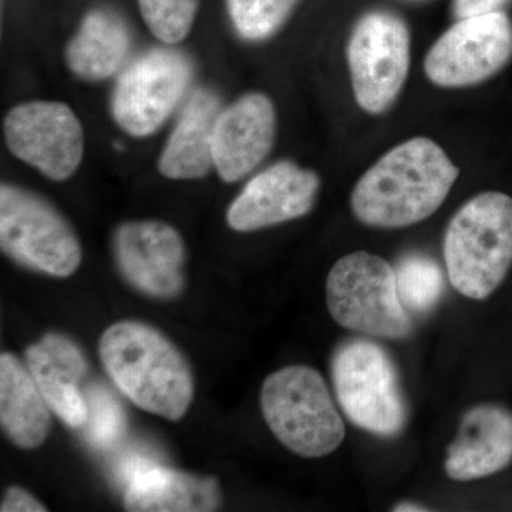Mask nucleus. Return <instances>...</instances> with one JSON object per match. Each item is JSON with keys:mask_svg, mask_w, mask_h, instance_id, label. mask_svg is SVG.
<instances>
[{"mask_svg": "<svg viewBox=\"0 0 512 512\" xmlns=\"http://www.w3.org/2000/svg\"><path fill=\"white\" fill-rule=\"evenodd\" d=\"M460 170L430 138L387 151L357 181L350 205L362 224L404 228L431 217L450 194Z\"/></svg>", "mask_w": 512, "mask_h": 512, "instance_id": "f257e3e1", "label": "nucleus"}, {"mask_svg": "<svg viewBox=\"0 0 512 512\" xmlns=\"http://www.w3.org/2000/svg\"><path fill=\"white\" fill-rule=\"evenodd\" d=\"M99 355L117 389L144 412L178 421L190 410L195 393L190 362L154 326L113 323L101 335Z\"/></svg>", "mask_w": 512, "mask_h": 512, "instance_id": "f03ea898", "label": "nucleus"}, {"mask_svg": "<svg viewBox=\"0 0 512 512\" xmlns=\"http://www.w3.org/2000/svg\"><path fill=\"white\" fill-rule=\"evenodd\" d=\"M451 285L466 298L484 301L503 284L512 265V198L488 191L456 212L444 237Z\"/></svg>", "mask_w": 512, "mask_h": 512, "instance_id": "7ed1b4c3", "label": "nucleus"}, {"mask_svg": "<svg viewBox=\"0 0 512 512\" xmlns=\"http://www.w3.org/2000/svg\"><path fill=\"white\" fill-rule=\"evenodd\" d=\"M261 409L276 439L298 456H328L345 439V423L313 367L288 366L266 377Z\"/></svg>", "mask_w": 512, "mask_h": 512, "instance_id": "20e7f679", "label": "nucleus"}, {"mask_svg": "<svg viewBox=\"0 0 512 512\" xmlns=\"http://www.w3.org/2000/svg\"><path fill=\"white\" fill-rule=\"evenodd\" d=\"M326 303L342 328L382 339H406L413 322L397 293L396 271L369 252L339 259L326 281Z\"/></svg>", "mask_w": 512, "mask_h": 512, "instance_id": "39448f33", "label": "nucleus"}, {"mask_svg": "<svg viewBox=\"0 0 512 512\" xmlns=\"http://www.w3.org/2000/svg\"><path fill=\"white\" fill-rule=\"evenodd\" d=\"M336 397L348 419L359 429L394 437L404 429L406 403L393 360L375 342L343 343L332 360Z\"/></svg>", "mask_w": 512, "mask_h": 512, "instance_id": "423d86ee", "label": "nucleus"}, {"mask_svg": "<svg viewBox=\"0 0 512 512\" xmlns=\"http://www.w3.org/2000/svg\"><path fill=\"white\" fill-rule=\"evenodd\" d=\"M0 247L20 265L57 278L73 275L83 259L63 215L33 192L9 184L0 188Z\"/></svg>", "mask_w": 512, "mask_h": 512, "instance_id": "0eeeda50", "label": "nucleus"}, {"mask_svg": "<svg viewBox=\"0 0 512 512\" xmlns=\"http://www.w3.org/2000/svg\"><path fill=\"white\" fill-rule=\"evenodd\" d=\"M348 64L360 109H389L409 74L410 33L403 19L386 10L366 13L350 35Z\"/></svg>", "mask_w": 512, "mask_h": 512, "instance_id": "6e6552de", "label": "nucleus"}, {"mask_svg": "<svg viewBox=\"0 0 512 512\" xmlns=\"http://www.w3.org/2000/svg\"><path fill=\"white\" fill-rule=\"evenodd\" d=\"M190 60L175 50L156 49L128 64L114 87L111 111L119 126L134 137L154 133L187 92Z\"/></svg>", "mask_w": 512, "mask_h": 512, "instance_id": "1a4fd4ad", "label": "nucleus"}, {"mask_svg": "<svg viewBox=\"0 0 512 512\" xmlns=\"http://www.w3.org/2000/svg\"><path fill=\"white\" fill-rule=\"evenodd\" d=\"M511 56L510 19L493 12L458 20L431 46L424 70L437 86L458 89L490 79Z\"/></svg>", "mask_w": 512, "mask_h": 512, "instance_id": "9d476101", "label": "nucleus"}, {"mask_svg": "<svg viewBox=\"0 0 512 512\" xmlns=\"http://www.w3.org/2000/svg\"><path fill=\"white\" fill-rule=\"evenodd\" d=\"M9 150L55 181L67 180L82 163L83 127L69 106L32 101L10 110L5 120Z\"/></svg>", "mask_w": 512, "mask_h": 512, "instance_id": "9b49d317", "label": "nucleus"}, {"mask_svg": "<svg viewBox=\"0 0 512 512\" xmlns=\"http://www.w3.org/2000/svg\"><path fill=\"white\" fill-rule=\"evenodd\" d=\"M120 274L150 298L174 299L184 291L187 252L180 232L161 221H134L114 235Z\"/></svg>", "mask_w": 512, "mask_h": 512, "instance_id": "f8f14e48", "label": "nucleus"}, {"mask_svg": "<svg viewBox=\"0 0 512 512\" xmlns=\"http://www.w3.org/2000/svg\"><path fill=\"white\" fill-rule=\"evenodd\" d=\"M318 175L282 161L255 175L232 202L229 227L238 232L274 227L308 214L319 191Z\"/></svg>", "mask_w": 512, "mask_h": 512, "instance_id": "ddd939ff", "label": "nucleus"}, {"mask_svg": "<svg viewBox=\"0 0 512 512\" xmlns=\"http://www.w3.org/2000/svg\"><path fill=\"white\" fill-rule=\"evenodd\" d=\"M274 104L252 93L221 111L214 133V167L225 183L251 173L268 156L275 140Z\"/></svg>", "mask_w": 512, "mask_h": 512, "instance_id": "4468645a", "label": "nucleus"}, {"mask_svg": "<svg viewBox=\"0 0 512 512\" xmlns=\"http://www.w3.org/2000/svg\"><path fill=\"white\" fill-rule=\"evenodd\" d=\"M26 366L50 410L67 426L83 429L89 409L80 382L87 365L79 346L60 333H46L26 349Z\"/></svg>", "mask_w": 512, "mask_h": 512, "instance_id": "2eb2a0df", "label": "nucleus"}, {"mask_svg": "<svg viewBox=\"0 0 512 512\" xmlns=\"http://www.w3.org/2000/svg\"><path fill=\"white\" fill-rule=\"evenodd\" d=\"M512 461V413L493 404L474 407L447 450L446 473L456 481L493 476Z\"/></svg>", "mask_w": 512, "mask_h": 512, "instance_id": "dca6fc26", "label": "nucleus"}, {"mask_svg": "<svg viewBox=\"0 0 512 512\" xmlns=\"http://www.w3.org/2000/svg\"><path fill=\"white\" fill-rule=\"evenodd\" d=\"M124 508L133 512H210L220 510V483L168 467L148 466L131 473Z\"/></svg>", "mask_w": 512, "mask_h": 512, "instance_id": "f3484780", "label": "nucleus"}, {"mask_svg": "<svg viewBox=\"0 0 512 512\" xmlns=\"http://www.w3.org/2000/svg\"><path fill=\"white\" fill-rule=\"evenodd\" d=\"M221 114L220 100L210 90L192 93L173 134L165 146L158 168L171 180H197L214 167V133Z\"/></svg>", "mask_w": 512, "mask_h": 512, "instance_id": "a211bd4d", "label": "nucleus"}, {"mask_svg": "<svg viewBox=\"0 0 512 512\" xmlns=\"http://www.w3.org/2000/svg\"><path fill=\"white\" fill-rule=\"evenodd\" d=\"M49 404L28 366L9 352L0 356V424L8 439L22 450H35L49 437Z\"/></svg>", "mask_w": 512, "mask_h": 512, "instance_id": "6ab92c4d", "label": "nucleus"}, {"mask_svg": "<svg viewBox=\"0 0 512 512\" xmlns=\"http://www.w3.org/2000/svg\"><path fill=\"white\" fill-rule=\"evenodd\" d=\"M131 35L126 22L110 9H94L84 16L79 32L66 50V62L84 80L109 79L126 63Z\"/></svg>", "mask_w": 512, "mask_h": 512, "instance_id": "aec40b11", "label": "nucleus"}, {"mask_svg": "<svg viewBox=\"0 0 512 512\" xmlns=\"http://www.w3.org/2000/svg\"><path fill=\"white\" fill-rule=\"evenodd\" d=\"M394 271L397 293L407 312L427 313L440 301L444 291L443 271L429 256H404Z\"/></svg>", "mask_w": 512, "mask_h": 512, "instance_id": "412c9836", "label": "nucleus"}, {"mask_svg": "<svg viewBox=\"0 0 512 512\" xmlns=\"http://www.w3.org/2000/svg\"><path fill=\"white\" fill-rule=\"evenodd\" d=\"M299 0H227L229 18L244 39L259 42L278 32Z\"/></svg>", "mask_w": 512, "mask_h": 512, "instance_id": "4be33fe9", "label": "nucleus"}, {"mask_svg": "<svg viewBox=\"0 0 512 512\" xmlns=\"http://www.w3.org/2000/svg\"><path fill=\"white\" fill-rule=\"evenodd\" d=\"M138 6L151 33L175 45L190 33L198 0H138Z\"/></svg>", "mask_w": 512, "mask_h": 512, "instance_id": "5701e85b", "label": "nucleus"}, {"mask_svg": "<svg viewBox=\"0 0 512 512\" xmlns=\"http://www.w3.org/2000/svg\"><path fill=\"white\" fill-rule=\"evenodd\" d=\"M84 396L89 409V417L83 427L87 439L99 447L116 443L126 430V416L120 404L101 386L90 387Z\"/></svg>", "mask_w": 512, "mask_h": 512, "instance_id": "b1692460", "label": "nucleus"}, {"mask_svg": "<svg viewBox=\"0 0 512 512\" xmlns=\"http://www.w3.org/2000/svg\"><path fill=\"white\" fill-rule=\"evenodd\" d=\"M2 512H45L47 508L25 488L12 485L3 497Z\"/></svg>", "mask_w": 512, "mask_h": 512, "instance_id": "393cba45", "label": "nucleus"}, {"mask_svg": "<svg viewBox=\"0 0 512 512\" xmlns=\"http://www.w3.org/2000/svg\"><path fill=\"white\" fill-rule=\"evenodd\" d=\"M507 0H454V12L458 19L498 12Z\"/></svg>", "mask_w": 512, "mask_h": 512, "instance_id": "a878e982", "label": "nucleus"}, {"mask_svg": "<svg viewBox=\"0 0 512 512\" xmlns=\"http://www.w3.org/2000/svg\"><path fill=\"white\" fill-rule=\"evenodd\" d=\"M394 511H400V512H409V511H427L426 508H421L420 505L417 504H410V503H404L396 505V507L393 508Z\"/></svg>", "mask_w": 512, "mask_h": 512, "instance_id": "bb28decb", "label": "nucleus"}]
</instances>
